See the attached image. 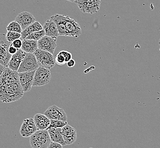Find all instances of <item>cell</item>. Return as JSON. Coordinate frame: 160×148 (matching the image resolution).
Segmentation results:
<instances>
[{
	"label": "cell",
	"instance_id": "obj_1",
	"mask_svg": "<svg viewBox=\"0 0 160 148\" xmlns=\"http://www.w3.org/2000/svg\"><path fill=\"white\" fill-rule=\"evenodd\" d=\"M23 93L20 83L8 84L0 82V100L3 103H11L19 100Z\"/></svg>",
	"mask_w": 160,
	"mask_h": 148
},
{
	"label": "cell",
	"instance_id": "obj_2",
	"mask_svg": "<svg viewBox=\"0 0 160 148\" xmlns=\"http://www.w3.org/2000/svg\"><path fill=\"white\" fill-rule=\"evenodd\" d=\"M51 142L48 130H38L30 138V144L32 148H48Z\"/></svg>",
	"mask_w": 160,
	"mask_h": 148
},
{
	"label": "cell",
	"instance_id": "obj_3",
	"mask_svg": "<svg viewBox=\"0 0 160 148\" xmlns=\"http://www.w3.org/2000/svg\"><path fill=\"white\" fill-rule=\"evenodd\" d=\"M39 66L42 67L50 69L56 65L55 57L52 54L38 49L34 53Z\"/></svg>",
	"mask_w": 160,
	"mask_h": 148
},
{
	"label": "cell",
	"instance_id": "obj_4",
	"mask_svg": "<svg viewBox=\"0 0 160 148\" xmlns=\"http://www.w3.org/2000/svg\"><path fill=\"white\" fill-rule=\"evenodd\" d=\"M51 74L49 69L39 67L35 70L33 87H41L49 83L51 80Z\"/></svg>",
	"mask_w": 160,
	"mask_h": 148
},
{
	"label": "cell",
	"instance_id": "obj_5",
	"mask_svg": "<svg viewBox=\"0 0 160 148\" xmlns=\"http://www.w3.org/2000/svg\"><path fill=\"white\" fill-rule=\"evenodd\" d=\"M75 3L83 13L92 14L99 11L101 0H76Z\"/></svg>",
	"mask_w": 160,
	"mask_h": 148
},
{
	"label": "cell",
	"instance_id": "obj_6",
	"mask_svg": "<svg viewBox=\"0 0 160 148\" xmlns=\"http://www.w3.org/2000/svg\"><path fill=\"white\" fill-rule=\"evenodd\" d=\"M39 67L34 53H26L17 71L18 73L35 71Z\"/></svg>",
	"mask_w": 160,
	"mask_h": 148
},
{
	"label": "cell",
	"instance_id": "obj_7",
	"mask_svg": "<svg viewBox=\"0 0 160 148\" xmlns=\"http://www.w3.org/2000/svg\"><path fill=\"white\" fill-rule=\"evenodd\" d=\"M11 43L8 42L6 38V35L0 34V64L8 67L12 55L9 52V48Z\"/></svg>",
	"mask_w": 160,
	"mask_h": 148
},
{
	"label": "cell",
	"instance_id": "obj_8",
	"mask_svg": "<svg viewBox=\"0 0 160 148\" xmlns=\"http://www.w3.org/2000/svg\"><path fill=\"white\" fill-rule=\"evenodd\" d=\"M57 38L45 36L38 41V49L54 54L57 47Z\"/></svg>",
	"mask_w": 160,
	"mask_h": 148
},
{
	"label": "cell",
	"instance_id": "obj_9",
	"mask_svg": "<svg viewBox=\"0 0 160 148\" xmlns=\"http://www.w3.org/2000/svg\"><path fill=\"white\" fill-rule=\"evenodd\" d=\"M49 119L67 121L68 116L64 110L57 106H50L44 113Z\"/></svg>",
	"mask_w": 160,
	"mask_h": 148
},
{
	"label": "cell",
	"instance_id": "obj_10",
	"mask_svg": "<svg viewBox=\"0 0 160 148\" xmlns=\"http://www.w3.org/2000/svg\"><path fill=\"white\" fill-rule=\"evenodd\" d=\"M35 71L18 73L19 83L22 87L24 92H28L31 90L33 85L34 77Z\"/></svg>",
	"mask_w": 160,
	"mask_h": 148
},
{
	"label": "cell",
	"instance_id": "obj_11",
	"mask_svg": "<svg viewBox=\"0 0 160 148\" xmlns=\"http://www.w3.org/2000/svg\"><path fill=\"white\" fill-rule=\"evenodd\" d=\"M65 24L68 37L78 38L81 35L82 29L79 24L75 19H72L68 16H66Z\"/></svg>",
	"mask_w": 160,
	"mask_h": 148
},
{
	"label": "cell",
	"instance_id": "obj_12",
	"mask_svg": "<svg viewBox=\"0 0 160 148\" xmlns=\"http://www.w3.org/2000/svg\"><path fill=\"white\" fill-rule=\"evenodd\" d=\"M38 131L34 119L29 118L24 120L20 128V134L23 137H30Z\"/></svg>",
	"mask_w": 160,
	"mask_h": 148
},
{
	"label": "cell",
	"instance_id": "obj_13",
	"mask_svg": "<svg viewBox=\"0 0 160 148\" xmlns=\"http://www.w3.org/2000/svg\"><path fill=\"white\" fill-rule=\"evenodd\" d=\"M26 54V52L23 51L22 49H19L16 54L12 55V57L8 63V67L9 68L13 71L17 72Z\"/></svg>",
	"mask_w": 160,
	"mask_h": 148
},
{
	"label": "cell",
	"instance_id": "obj_14",
	"mask_svg": "<svg viewBox=\"0 0 160 148\" xmlns=\"http://www.w3.org/2000/svg\"><path fill=\"white\" fill-rule=\"evenodd\" d=\"M62 134L67 145H71L77 141V131L68 124L62 128Z\"/></svg>",
	"mask_w": 160,
	"mask_h": 148
},
{
	"label": "cell",
	"instance_id": "obj_15",
	"mask_svg": "<svg viewBox=\"0 0 160 148\" xmlns=\"http://www.w3.org/2000/svg\"><path fill=\"white\" fill-rule=\"evenodd\" d=\"M16 21L21 25L22 30L36 21L35 17L32 14L28 12L18 14L16 18Z\"/></svg>",
	"mask_w": 160,
	"mask_h": 148
},
{
	"label": "cell",
	"instance_id": "obj_16",
	"mask_svg": "<svg viewBox=\"0 0 160 148\" xmlns=\"http://www.w3.org/2000/svg\"><path fill=\"white\" fill-rule=\"evenodd\" d=\"M0 82L8 84L19 83L18 73L12 70L9 68L6 67L0 77Z\"/></svg>",
	"mask_w": 160,
	"mask_h": 148
},
{
	"label": "cell",
	"instance_id": "obj_17",
	"mask_svg": "<svg viewBox=\"0 0 160 148\" xmlns=\"http://www.w3.org/2000/svg\"><path fill=\"white\" fill-rule=\"evenodd\" d=\"M65 17L66 16L64 15L55 14L50 17V19H52L56 23L59 36L68 37L65 24Z\"/></svg>",
	"mask_w": 160,
	"mask_h": 148
},
{
	"label": "cell",
	"instance_id": "obj_18",
	"mask_svg": "<svg viewBox=\"0 0 160 148\" xmlns=\"http://www.w3.org/2000/svg\"><path fill=\"white\" fill-rule=\"evenodd\" d=\"M33 119L38 130H48L50 125L51 120L45 115L37 113L35 115Z\"/></svg>",
	"mask_w": 160,
	"mask_h": 148
},
{
	"label": "cell",
	"instance_id": "obj_19",
	"mask_svg": "<svg viewBox=\"0 0 160 148\" xmlns=\"http://www.w3.org/2000/svg\"><path fill=\"white\" fill-rule=\"evenodd\" d=\"M43 29L45 30L46 36L57 38L59 36L57 26L52 19L48 20L44 23Z\"/></svg>",
	"mask_w": 160,
	"mask_h": 148
},
{
	"label": "cell",
	"instance_id": "obj_20",
	"mask_svg": "<svg viewBox=\"0 0 160 148\" xmlns=\"http://www.w3.org/2000/svg\"><path fill=\"white\" fill-rule=\"evenodd\" d=\"M48 132L51 141L58 142L63 146L67 145L62 134V128H51L48 129Z\"/></svg>",
	"mask_w": 160,
	"mask_h": 148
},
{
	"label": "cell",
	"instance_id": "obj_21",
	"mask_svg": "<svg viewBox=\"0 0 160 148\" xmlns=\"http://www.w3.org/2000/svg\"><path fill=\"white\" fill-rule=\"evenodd\" d=\"M21 49L26 53H34L38 49V41L25 39L22 41Z\"/></svg>",
	"mask_w": 160,
	"mask_h": 148
},
{
	"label": "cell",
	"instance_id": "obj_22",
	"mask_svg": "<svg viewBox=\"0 0 160 148\" xmlns=\"http://www.w3.org/2000/svg\"><path fill=\"white\" fill-rule=\"evenodd\" d=\"M43 26L41 25V23L39 22L38 21H35V22L33 23L32 25L28 26L26 29L22 30L21 32V39L23 40L32 32H38L43 30Z\"/></svg>",
	"mask_w": 160,
	"mask_h": 148
},
{
	"label": "cell",
	"instance_id": "obj_23",
	"mask_svg": "<svg viewBox=\"0 0 160 148\" xmlns=\"http://www.w3.org/2000/svg\"><path fill=\"white\" fill-rule=\"evenodd\" d=\"M7 31L14 32H19L21 33L22 32V29L21 25L16 21H12L9 23V24L7 27Z\"/></svg>",
	"mask_w": 160,
	"mask_h": 148
},
{
	"label": "cell",
	"instance_id": "obj_24",
	"mask_svg": "<svg viewBox=\"0 0 160 148\" xmlns=\"http://www.w3.org/2000/svg\"><path fill=\"white\" fill-rule=\"evenodd\" d=\"M45 36L46 34H45V30L43 29L41 31L32 32L25 39L38 41L40 39L42 38V37H43Z\"/></svg>",
	"mask_w": 160,
	"mask_h": 148
},
{
	"label": "cell",
	"instance_id": "obj_25",
	"mask_svg": "<svg viewBox=\"0 0 160 148\" xmlns=\"http://www.w3.org/2000/svg\"><path fill=\"white\" fill-rule=\"evenodd\" d=\"M68 125V122L62 121V120H51L50 125L49 126L48 130L51 128H62L64 126Z\"/></svg>",
	"mask_w": 160,
	"mask_h": 148
},
{
	"label": "cell",
	"instance_id": "obj_26",
	"mask_svg": "<svg viewBox=\"0 0 160 148\" xmlns=\"http://www.w3.org/2000/svg\"><path fill=\"white\" fill-rule=\"evenodd\" d=\"M6 35V38L7 41L10 43H12L15 40L21 38V34L19 32H10L8 31Z\"/></svg>",
	"mask_w": 160,
	"mask_h": 148
},
{
	"label": "cell",
	"instance_id": "obj_27",
	"mask_svg": "<svg viewBox=\"0 0 160 148\" xmlns=\"http://www.w3.org/2000/svg\"><path fill=\"white\" fill-rule=\"evenodd\" d=\"M55 60L56 64H57L59 66H63L66 63L64 57L62 55L60 52H59L56 55L55 57Z\"/></svg>",
	"mask_w": 160,
	"mask_h": 148
},
{
	"label": "cell",
	"instance_id": "obj_28",
	"mask_svg": "<svg viewBox=\"0 0 160 148\" xmlns=\"http://www.w3.org/2000/svg\"><path fill=\"white\" fill-rule=\"evenodd\" d=\"M59 52L64 57L66 63H68V62L72 59V54L70 52H68L66 50H62Z\"/></svg>",
	"mask_w": 160,
	"mask_h": 148
},
{
	"label": "cell",
	"instance_id": "obj_29",
	"mask_svg": "<svg viewBox=\"0 0 160 148\" xmlns=\"http://www.w3.org/2000/svg\"><path fill=\"white\" fill-rule=\"evenodd\" d=\"M11 44H12V45H13L14 47L17 48L18 50L21 49L22 46V40L21 39H18L15 40Z\"/></svg>",
	"mask_w": 160,
	"mask_h": 148
},
{
	"label": "cell",
	"instance_id": "obj_30",
	"mask_svg": "<svg viewBox=\"0 0 160 148\" xmlns=\"http://www.w3.org/2000/svg\"><path fill=\"white\" fill-rule=\"evenodd\" d=\"M63 146L59 143L51 141L48 148H63Z\"/></svg>",
	"mask_w": 160,
	"mask_h": 148
},
{
	"label": "cell",
	"instance_id": "obj_31",
	"mask_svg": "<svg viewBox=\"0 0 160 148\" xmlns=\"http://www.w3.org/2000/svg\"><path fill=\"white\" fill-rule=\"evenodd\" d=\"M18 49L14 47L13 45H12V44L10 46L9 48V52L10 53V54L11 55H14V54H16L17 52H18Z\"/></svg>",
	"mask_w": 160,
	"mask_h": 148
},
{
	"label": "cell",
	"instance_id": "obj_32",
	"mask_svg": "<svg viewBox=\"0 0 160 148\" xmlns=\"http://www.w3.org/2000/svg\"><path fill=\"white\" fill-rule=\"evenodd\" d=\"M67 65H68V67H73L75 65V61H74L73 59H71L67 63Z\"/></svg>",
	"mask_w": 160,
	"mask_h": 148
},
{
	"label": "cell",
	"instance_id": "obj_33",
	"mask_svg": "<svg viewBox=\"0 0 160 148\" xmlns=\"http://www.w3.org/2000/svg\"><path fill=\"white\" fill-rule=\"evenodd\" d=\"M6 67L5 66H3V65L0 64V77L1 76V75L3 73V71L5 70Z\"/></svg>",
	"mask_w": 160,
	"mask_h": 148
},
{
	"label": "cell",
	"instance_id": "obj_34",
	"mask_svg": "<svg viewBox=\"0 0 160 148\" xmlns=\"http://www.w3.org/2000/svg\"><path fill=\"white\" fill-rule=\"evenodd\" d=\"M66 1H68L71 2H75V1L76 0H66Z\"/></svg>",
	"mask_w": 160,
	"mask_h": 148
},
{
	"label": "cell",
	"instance_id": "obj_35",
	"mask_svg": "<svg viewBox=\"0 0 160 148\" xmlns=\"http://www.w3.org/2000/svg\"><path fill=\"white\" fill-rule=\"evenodd\" d=\"M159 45H160V41H159Z\"/></svg>",
	"mask_w": 160,
	"mask_h": 148
},
{
	"label": "cell",
	"instance_id": "obj_36",
	"mask_svg": "<svg viewBox=\"0 0 160 148\" xmlns=\"http://www.w3.org/2000/svg\"></svg>",
	"mask_w": 160,
	"mask_h": 148
}]
</instances>
